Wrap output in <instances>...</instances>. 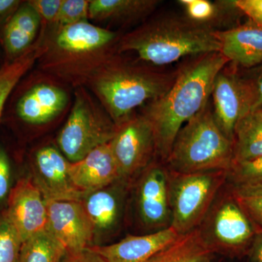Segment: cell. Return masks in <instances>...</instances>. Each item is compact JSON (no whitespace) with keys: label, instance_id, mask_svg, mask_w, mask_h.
Here are the masks:
<instances>
[{"label":"cell","instance_id":"cell-27","mask_svg":"<svg viewBox=\"0 0 262 262\" xmlns=\"http://www.w3.org/2000/svg\"><path fill=\"white\" fill-rule=\"evenodd\" d=\"M229 190L256 228L262 229V183L232 185Z\"/></svg>","mask_w":262,"mask_h":262},{"label":"cell","instance_id":"cell-30","mask_svg":"<svg viewBox=\"0 0 262 262\" xmlns=\"http://www.w3.org/2000/svg\"><path fill=\"white\" fill-rule=\"evenodd\" d=\"M89 0H63L53 27H67L89 21Z\"/></svg>","mask_w":262,"mask_h":262},{"label":"cell","instance_id":"cell-36","mask_svg":"<svg viewBox=\"0 0 262 262\" xmlns=\"http://www.w3.org/2000/svg\"><path fill=\"white\" fill-rule=\"evenodd\" d=\"M22 3L19 0H0V24L5 25Z\"/></svg>","mask_w":262,"mask_h":262},{"label":"cell","instance_id":"cell-39","mask_svg":"<svg viewBox=\"0 0 262 262\" xmlns=\"http://www.w3.org/2000/svg\"><path fill=\"white\" fill-rule=\"evenodd\" d=\"M261 111H262V110H261Z\"/></svg>","mask_w":262,"mask_h":262},{"label":"cell","instance_id":"cell-19","mask_svg":"<svg viewBox=\"0 0 262 262\" xmlns=\"http://www.w3.org/2000/svg\"><path fill=\"white\" fill-rule=\"evenodd\" d=\"M42 20L28 1L22 4L5 23L3 42L8 61L23 55L34 44Z\"/></svg>","mask_w":262,"mask_h":262},{"label":"cell","instance_id":"cell-15","mask_svg":"<svg viewBox=\"0 0 262 262\" xmlns=\"http://www.w3.org/2000/svg\"><path fill=\"white\" fill-rule=\"evenodd\" d=\"M180 236L169 227L144 235L127 236L116 244L90 248L107 262H148Z\"/></svg>","mask_w":262,"mask_h":262},{"label":"cell","instance_id":"cell-2","mask_svg":"<svg viewBox=\"0 0 262 262\" xmlns=\"http://www.w3.org/2000/svg\"><path fill=\"white\" fill-rule=\"evenodd\" d=\"M119 54L112 57L86 83L116 125L132 116L136 108L165 94L177 77V70H160Z\"/></svg>","mask_w":262,"mask_h":262},{"label":"cell","instance_id":"cell-26","mask_svg":"<svg viewBox=\"0 0 262 262\" xmlns=\"http://www.w3.org/2000/svg\"><path fill=\"white\" fill-rule=\"evenodd\" d=\"M186 10V16L196 23L205 24L215 29L213 25L223 14L235 15L241 13L234 1L211 3L208 0H181Z\"/></svg>","mask_w":262,"mask_h":262},{"label":"cell","instance_id":"cell-17","mask_svg":"<svg viewBox=\"0 0 262 262\" xmlns=\"http://www.w3.org/2000/svg\"><path fill=\"white\" fill-rule=\"evenodd\" d=\"M67 103L64 90L54 84H37L20 95L15 103V115L24 123L41 125L59 115Z\"/></svg>","mask_w":262,"mask_h":262},{"label":"cell","instance_id":"cell-9","mask_svg":"<svg viewBox=\"0 0 262 262\" xmlns=\"http://www.w3.org/2000/svg\"><path fill=\"white\" fill-rule=\"evenodd\" d=\"M110 141L120 182L127 183L152 163L156 156L155 131L145 115H134L120 125Z\"/></svg>","mask_w":262,"mask_h":262},{"label":"cell","instance_id":"cell-10","mask_svg":"<svg viewBox=\"0 0 262 262\" xmlns=\"http://www.w3.org/2000/svg\"><path fill=\"white\" fill-rule=\"evenodd\" d=\"M46 202L47 230L64 246L67 253L92 246L94 229L81 201Z\"/></svg>","mask_w":262,"mask_h":262},{"label":"cell","instance_id":"cell-24","mask_svg":"<svg viewBox=\"0 0 262 262\" xmlns=\"http://www.w3.org/2000/svg\"><path fill=\"white\" fill-rule=\"evenodd\" d=\"M214 254L198 228L181 235L148 262H208Z\"/></svg>","mask_w":262,"mask_h":262},{"label":"cell","instance_id":"cell-8","mask_svg":"<svg viewBox=\"0 0 262 262\" xmlns=\"http://www.w3.org/2000/svg\"><path fill=\"white\" fill-rule=\"evenodd\" d=\"M198 229L213 252L232 257L248 254L258 231L230 190L219 194Z\"/></svg>","mask_w":262,"mask_h":262},{"label":"cell","instance_id":"cell-32","mask_svg":"<svg viewBox=\"0 0 262 262\" xmlns=\"http://www.w3.org/2000/svg\"><path fill=\"white\" fill-rule=\"evenodd\" d=\"M28 3L36 10L42 23L53 25L63 0H29Z\"/></svg>","mask_w":262,"mask_h":262},{"label":"cell","instance_id":"cell-23","mask_svg":"<svg viewBox=\"0 0 262 262\" xmlns=\"http://www.w3.org/2000/svg\"><path fill=\"white\" fill-rule=\"evenodd\" d=\"M43 37L41 36L23 55L13 61H6L0 67V120L5 104L17 84L44 53L46 47Z\"/></svg>","mask_w":262,"mask_h":262},{"label":"cell","instance_id":"cell-37","mask_svg":"<svg viewBox=\"0 0 262 262\" xmlns=\"http://www.w3.org/2000/svg\"><path fill=\"white\" fill-rule=\"evenodd\" d=\"M248 255L250 262H262V229L255 234Z\"/></svg>","mask_w":262,"mask_h":262},{"label":"cell","instance_id":"cell-31","mask_svg":"<svg viewBox=\"0 0 262 262\" xmlns=\"http://www.w3.org/2000/svg\"><path fill=\"white\" fill-rule=\"evenodd\" d=\"M252 73L242 76L248 98V113L262 110V64Z\"/></svg>","mask_w":262,"mask_h":262},{"label":"cell","instance_id":"cell-4","mask_svg":"<svg viewBox=\"0 0 262 262\" xmlns=\"http://www.w3.org/2000/svg\"><path fill=\"white\" fill-rule=\"evenodd\" d=\"M216 30L187 16L160 17L120 37L117 51L134 52L144 63L163 67L186 57L220 52Z\"/></svg>","mask_w":262,"mask_h":262},{"label":"cell","instance_id":"cell-29","mask_svg":"<svg viewBox=\"0 0 262 262\" xmlns=\"http://www.w3.org/2000/svg\"><path fill=\"white\" fill-rule=\"evenodd\" d=\"M227 181L234 186L262 183V156L249 161L232 164Z\"/></svg>","mask_w":262,"mask_h":262},{"label":"cell","instance_id":"cell-34","mask_svg":"<svg viewBox=\"0 0 262 262\" xmlns=\"http://www.w3.org/2000/svg\"><path fill=\"white\" fill-rule=\"evenodd\" d=\"M234 3L243 14L262 28V0H234Z\"/></svg>","mask_w":262,"mask_h":262},{"label":"cell","instance_id":"cell-21","mask_svg":"<svg viewBox=\"0 0 262 262\" xmlns=\"http://www.w3.org/2000/svg\"><path fill=\"white\" fill-rule=\"evenodd\" d=\"M157 0H90L89 19L98 21H133L154 10Z\"/></svg>","mask_w":262,"mask_h":262},{"label":"cell","instance_id":"cell-14","mask_svg":"<svg viewBox=\"0 0 262 262\" xmlns=\"http://www.w3.org/2000/svg\"><path fill=\"white\" fill-rule=\"evenodd\" d=\"M143 173L138 187V208L141 220L159 230L170 227L168 169L164 163H152Z\"/></svg>","mask_w":262,"mask_h":262},{"label":"cell","instance_id":"cell-5","mask_svg":"<svg viewBox=\"0 0 262 262\" xmlns=\"http://www.w3.org/2000/svg\"><path fill=\"white\" fill-rule=\"evenodd\" d=\"M179 131L164 165L170 172L195 173L226 170L233 162L232 141L217 125L212 103Z\"/></svg>","mask_w":262,"mask_h":262},{"label":"cell","instance_id":"cell-33","mask_svg":"<svg viewBox=\"0 0 262 262\" xmlns=\"http://www.w3.org/2000/svg\"><path fill=\"white\" fill-rule=\"evenodd\" d=\"M11 166L6 151L0 146V203L9 195Z\"/></svg>","mask_w":262,"mask_h":262},{"label":"cell","instance_id":"cell-12","mask_svg":"<svg viewBox=\"0 0 262 262\" xmlns=\"http://www.w3.org/2000/svg\"><path fill=\"white\" fill-rule=\"evenodd\" d=\"M6 212L23 243L47 229V202L33 179H20L12 188Z\"/></svg>","mask_w":262,"mask_h":262},{"label":"cell","instance_id":"cell-7","mask_svg":"<svg viewBox=\"0 0 262 262\" xmlns=\"http://www.w3.org/2000/svg\"><path fill=\"white\" fill-rule=\"evenodd\" d=\"M111 117L82 87L76 93L68 120L58 136L62 154L70 163L110 143L117 130Z\"/></svg>","mask_w":262,"mask_h":262},{"label":"cell","instance_id":"cell-35","mask_svg":"<svg viewBox=\"0 0 262 262\" xmlns=\"http://www.w3.org/2000/svg\"><path fill=\"white\" fill-rule=\"evenodd\" d=\"M61 262H107L94 250L89 247L76 252L67 253Z\"/></svg>","mask_w":262,"mask_h":262},{"label":"cell","instance_id":"cell-25","mask_svg":"<svg viewBox=\"0 0 262 262\" xmlns=\"http://www.w3.org/2000/svg\"><path fill=\"white\" fill-rule=\"evenodd\" d=\"M67 253L64 246L46 229L24 241L18 262H61Z\"/></svg>","mask_w":262,"mask_h":262},{"label":"cell","instance_id":"cell-38","mask_svg":"<svg viewBox=\"0 0 262 262\" xmlns=\"http://www.w3.org/2000/svg\"><path fill=\"white\" fill-rule=\"evenodd\" d=\"M208 262H213V259L210 260V261H208Z\"/></svg>","mask_w":262,"mask_h":262},{"label":"cell","instance_id":"cell-16","mask_svg":"<svg viewBox=\"0 0 262 262\" xmlns=\"http://www.w3.org/2000/svg\"><path fill=\"white\" fill-rule=\"evenodd\" d=\"M70 175L74 185L84 194L120 182V172L110 143L96 148L82 160L70 163Z\"/></svg>","mask_w":262,"mask_h":262},{"label":"cell","instance_id":"cell-6","mask_svg":"<svg viewBox=\"0 0 262 262\" xmlns=\"http://www.w3.org/2000/svg\"><path fill=\"white\" fill-rule=\"evenodd\" d=\"M227 177L228 171L226 170L195 173L169 171L170 227L180 235L198 229L227 182Z\"/></svg>","mask_w":262,"mask_h":262},{"label":"cell","instance_id":"cell-13","mask_svg":"<svg viewBox=\"0 0 262 262\" xmlns=\"http://www.w3.org/2000/svg\"><path fill=\"white\" fill-rule=\"evenodd\" d=\"M70 165L64 155L53 146H45L36 153L33 181L46 201H82L85 194L72 183Z\"/></svg>","mask_w":262,"mask_h":262},{"label":"cell","instance_id":"cell-11","mask_svg":"<svg viewBox=\"0 0 262 262\" xmlns=\"http://www.w3.org/2000/svg\"><path fill=\"white\" fill-rule=\"evenodd\" d=\"M229 63L215 77L211 97L215 122L232 141L236 123L248 113V99L242 76Z\"/></svg>","mask_w":262,"mask_h":262},{"label":"cell","instance_id":"cell-18","mask_svg":"<svg viewBox=\"0 0 262 262\" xmlns=\"http://www.w3.org/2000/svg\"><path fill=\"white\" fill-rule=\"evenodd\" d=\"M220 52L234 67L251 69L262 64V28L249 24L216 30Z\"/></svg>","mask_w":262,"mask_h":262},{"label":"cell","instance_id":"cell-28","mask_svg":"<svg viewBox=\"0 0 262 262\" xmlns=\"http://www.w3.org/2000/svg\"><path fill=\"white\" fill-rule=\"evenodd\" d=\"M23 241L6 210L0 213V262H18Z\"/></svg>","mask_w":262,"mask_h":262},{"label":"cell","instance_id":"cell-1","mask_svg":"<svg viewBox=\"0 0 262 262\" xmlns=\"http://www.w3.org/2000/svg\"><path fill=\"white\" fill-rule=\"evenodd\" d=\"M229 63L221 52L190 57L177 69L168 91L146 104L142 114L154 129L156 156L163 163L179 131L209 102L215 77Z\"/></svg>","mask_w":262,"mask_h":262},{"label":"cell","instance_id":"cell-22","mask_svg":"<svg viewBox=\"0 0 262 262\" xmlns=\"http://www.w3.org/2000/svg\"><path fill=\"white\" fill-rule=\"evenodd\" d=\"M232 144V164L262 156L261 110L248 113L239 118L234 128Z\"/></svg>","mask_w":262,"mask_h":262},{"label":"cell","instance_id":"cell-20","mask_svg":"<svg viewBox=\"0 0 262 262\" xmlns=\"http://www.w3.org/2000/svg\"><path fill=\"white\" fill-rule=\"evenodd\" d=\"M96 234L116 228L122 213V194L116 188H104L84 194L81 201Z\"/></svg>","mask_w":262,"mask_h":262},{"label":"cell","instance_id":"cell-3","mask_svg":"<svg viewBox=\"0 0 262 262\" xmlns=\"http://www.w3.org/2000/svg\"><path fill=\"white\" fill-rule=\"evenodd\" d=\"M44 39L41 67L64 82L81 86L117 54L120 36L89 21L57 28Z\"/></svg>","mask_w":262,"mask_h":262}]
</instances>
